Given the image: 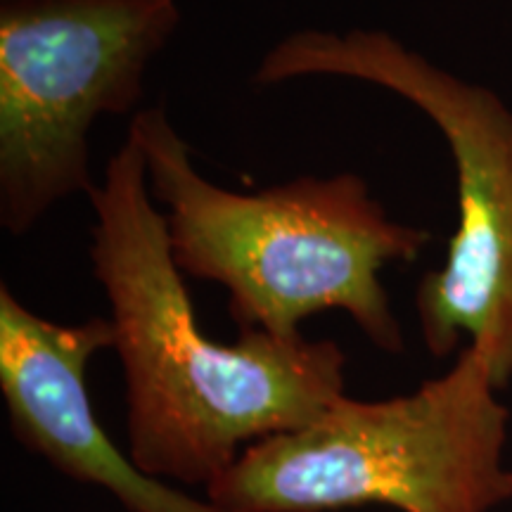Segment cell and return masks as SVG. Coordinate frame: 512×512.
Returning a JSON list of instances; mask_svg holds the SVG:
<instances>
[{"mask_svg":"<svg viewBox=\"0 0 512 512\" xmlns=\"http://www.w3.org/2000/svg\"><path fill=\"white\" fill-rule=\"evenodd\" d=\"M178 0H0V226L34 230L91 195V131L138 105Z\"/></svg>","mask_w":512,"mask_h":512,"instance_id":"5b68a950","label":"cell"},{"mask_svg":"<svg viewBox=\"0 0 512 512\" xmlns=\"http://www.w3.org/2000/svg\"><path fill=\"white\" fill-rule=\"evenodd\" d=\"M510 411L477 349L411 394H347L302 430L247 446L207 486L228 512H491L512 498Z\"/></svg>","mask_w":512,"mask_h":512,"instance_id":"3957f363","label":"cell"},{"mask_svg":"<svg viewBox=\"0 0 512 512\" xmlns=\"http://www.w3.org/2000/svg\"><path fill=\"white\" fill-rule=\"evenodd\" d=\"M88 202L93 275L124 370L128 456L140 470L209 486L245 444L302 430L342 399L347 356L332 339L204 335L131 133Z\"/></svg>","mask_w":512,"mask_h":512,"instance_id":"6da1fadb","label":"cell"},{"mask_svg":"<svg viewBox=\"0 0 512 512\" xmlns=\"http://www.w3.org/2000/svg\"><path fill=\"white\" fill-rule=\"evenodd\" d=\"M126 133L143 152L176 266L185 278L226 287L242 332L292 342L304 337L306 318L337 309L377 349L401 354L382 271L413 264L432 235L392 219L366 178L344 171L235 192L197 171L164 102L140 110Z\"/></svg>","mask_w":512,"mask_h":512,"instance_id":"7a4b0ae2","label":"cell"},{"mask_svg":"<svg viewBox=\"0 0 512 512\" xmlns=\"http://www.w3.org/2000/svg\"><path fill=\"white\" fill-rule=\"evenodd\" d=\"M105 349H114L110 318L57 323L0 283V392L17 441L128 512H228L150 477L107 437L88 394V366Z\"/></svg>","mask_w":512,"mask_h":512,"instance_id":"8992f818","label":"cell"},{"mask_svg":"<svg viewBox=\"0 0 512 512\" xmlns=\"http://www.w3.org/2000/svg\"><path fill=\"white\" fill-rule=\"evenodd\" d=\"M332 76L370 83L420 110L444 136L456 169L458 226L444 266L415 292L420 335L434 358L460 339L477 349L498 392L512 382V110L382 29H299L254 69V83Z\"/></svg>","mask_w":512,"mask_h":512,"instance_id":"277c9868","label":"cell"}]
</instances>
